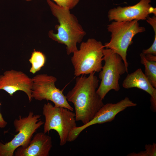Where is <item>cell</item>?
<instances>
[{
    "mask_svg": "<svg viewBox=\"0 0 156 156\" xmlns=\"http://www.w3.org/2000/svg\"><path fill=\"white\" fill-rule=\"evenodd\" d=\"M104 45L93 38L82 42L79 49L74 51L71 60L76 77L99 72L101 70Z\"/></svg>",
    "mask_w": 156,
    "mask_h": 156,
    "instance_id": "3",
    "label": "cell"
},
{
    "mask_svg": "<svg viewBox=\"0 0 156 156\" xmlns=\"http://www.w3.org/2000/svg\"><path fill=\"white\" fill-rule=\"evenodd\" d=\"M95 73L77 77L75 86L66 96L74 105L76 121L83 124L91 120L104 104L96 92L99 81Z\"/></svg>",
    "mask_w": 156,
    "mask_h": 156,
    "instance_id": "1",
    "label": "cell"
},
{
    "mask_svg": "<svg viewBox=\"0 0 156 156\" xmlns=\"http://www.w3.org/2000/svg\"><path fill=\"white\" fill-rule=\"evenodd\" d=\"M107 29L111 33L109 42L105 43L104 47L109 49L122 57L126 69L128 70L127 52L129 46L132 43L133 37L138 33L144 32L145 29L140 26L138 21H115L108 25Z\"/></svg>",
    "mask_w": 156,
    "mask_h": 156,
    "instance_id": "4",
    "label": "cell"
},
{
    "mask_svg": "<svg viewBox=\"0 0 156 156\" xmlns=\"http://www.w3.org/2000/svg\"><path fill=\"white\" fill-rule=\"evenodd\" d=\"M142 53L145 55L152 54L156 55V40H154L153 43L150 47L147 49L143 50Z\"/></svg>",
    "mask_w": 156,
    "mask_h": 156,
    "instance_id": "18",
    "label": "cell"
},
{
    "mask_svg": "<svg viewBox=\"0 0 156 156\" xmlns=\"http://www.w3.org/2000/svg\"><path fill=\"white\" fill-rule=\"evenodd\" d=\"M46 60V57L44 53L40 51L34 50L29 59L31 64L30 72L34 74L39 71L44 66Z\"/></svg>",
    "mask_w": 156,
    "mask_h": 156,
    "instance_id": "15",
    "label": "cell"
},
{
    "mask_svg": "<svg viewBox=\"0 0 156 156\" xmlns=\"http://www.w3.org/2000/svg\"><path fill=\"white\" fill-rule=\"evenodd\" d=\"M51 137L44 132L37 133L26 147L20 146L15 150V156H48L52 147Z\"/></svg>",
    "mask_w": 156,
    "mask_h": 156,
    "instance_id": "12",
    "label": "cell"
},
{
    "mask_svg": "<svg viewBox=\"0 0 156 156\" xmlns=\"http://www.w3.org/2000/svg\"><path fill=\"white\" fill-rule=\"evenodd\" d=\"M145 56L146 59L148 60L156 61V55L152 54H147L145 55Z\"/></svg>",
    "mask_w": 156,
    "mask_h": 156,
    "instance_id": "20",
    "label": "cell"
},
{
    "mask_svg": "<svg viewBox=\"0 0 156 156\" xmlns=\"http://www.w3.org/2000/svg\"><path fill=\"white\" fill-rule=\"evenodd\" d=\"M29 1L31 0H25ZM60 6L69 10L74 8L78 4L79 0H52Z\"/></svg>",
    "mask_w": 156,
    "mask_h": 156,
    "instance_id": "17",
    "label": "cell"
},
{
    "mask_svg": "<svg viewBox=\"0 0 156 156\" xmlns=\"http://www.w3.org/2000/svg\"><path fill=\"white\" fill-rule=\"evenodd\" d=\"M140 63L145 67L144 75L151 84L156 88V61L147 60L142 53L140 54Z\"/></svg>",
    "mask_w": 156,
    "mask_h": 156,
    "instance_id": "14",
    "label": "cell"
},
{
    "mask_svg": "<svg viewBox=\"0 0 156 156\" xmlns=\"http://www.w3.org/2000/svg\"><path fill=\"white\" fill-rule=\"evenodd\" d=\"M47 1L59 23L55 26L57 33L55 34L51 31L49 36L58 43L64 44L67 54L69 55L78 49L77 44L81 42L86 33L70 10L59 6L51 0Z\"/></svg>",
    "mask_w": 156,
    "mask_h": 156,
    "instance_id": "2",
    "label": "cell"
},
{
    "mask_svg": "<svg viewBox=\"0 0 156 156\" xmlns=\"http://www.w3.org/2000/svg\"><path fill=\"white\" fill-rule=\"evenodd\" d=\"M122 86L127 89L137 88L147 92L151 96V108L153 111H156V88L151 84L141 69L128 74L122 82Z\"/></svg>",
    "mask_w": 156,
    "mask_h": 156,
    "instance_id": "13",
    "label": "cell"
},
{
    "mask_svg": "<svg viewBox=\"0 0 156 156\" xmlns=\"http://www.w3.org/2000/svg\"><path fill=\"white\" fill-rule=\"evenodd\" d=\"M137 105L127 97L116 103L104 104L91 120L86 124L76 127L71 131L68 137V142L75 141L81 132L89 127L111 122L114 119L119 113L128 107H134Z\"/></svg>",
    "mask_w": 156,
    "mask_h": 156,
    "instance_id": "9",
    "label": "cell"
},
{
    "mask_svg": "<svg viewBox=\"0 0 156 156\" xmlns=\"http://www.w3.org/2000/svg\"><path fill=\"white\" fill-rule=\"evenodd\" d=\"M151 0H140L132 6H120L109 10L108 17L109 21H131L133 20H145L149 14L156 16V8L152 6Z\"/></svg>",
    "mask_w": 156,
    "mask_h": 156,
    "instance_id": "10",
    "label": "cell"
},
{
    "mask_svg": "<svg viewBox=\"0 0 156 156\" xmlns=\"http://www.w3.org/2000/svg\"><path fill=\"white\" fill-rule=\"evenodd\" d=\"M32 81V78L21 71L11 69L0 75V90H3L12 96L17 91L24 92L31 102Z\"/></svg>",
    "mask_w": 156,
    "mask_h": 156,
    "instance_id": "11",
    "label": "cell"
},
{
    "mask_svg": "<svg viewBox=\"0 0 156 156\" xmlns=\"http://www.w3.org/2000/svg\"><path fill=\"white\" fill-rule=\"evenodd\" d=\"M103 52V60L105 64L100 72L99 77L101 81L96 90L102 100L110 90L118 92L120 90L119 80L120 76L125 72H128L119 55L109 49H104Z\"/></svg>",
    "mask_w": 156,
    "mask_h": 156,
    "instance_id": "6",
    "label": "cell"
},
{
    "mask_svg": "<svg viewBox=\"0 0 156 156\" xmlns=\"http://www.w3.org/2000/svg\"><path fill=\"white\" fill-rule=\"evenodd\" d=\"M42 114L45 117L44 132L46 133L51 130L55 131L59 136L60 146L65 145L70 131L77 127L75 113L48 102L43 105Z\"/></svg>",
    "mask_w": 156,
    "mask_h": 156,
    "instance_id": "5",
    "label": "cell"
},
{
    "mask_svg": "<svg viewBox=\"0 0 156 156\" xmlns=\"http://www.w3.org/2000/svg\"><path fill=\"white\" fill-rule=\"evenodd\" d=\"M32 98L39 101H50L55 105L66 108L72 111L74 109L69 104L63 90L55 85L57 79L46 74L37 75L32 78Z\"/></svg>",
    "mask_w": 156,
    "mask_h": 156,
    "instance_id": "8",
    "label": "cell"
},
{
    "mask_svg": "<svg viewBox=\"0 0 156 156\" xmlns=\"http://www.w3.org/2000/svg\"><path fill=\"white\" fill-rule=\"evenodd\" d=\"M40 117L41 115H35L31 112L27 116H19L18 119L14 120L13 124L17 133L7 143L0 142V156H13L18 147L27 146L33 134L44 123Z\"/></svg>",
    "mask_w": 156,
    "mask_h": 156,
    "instance_id": "7",
    "label": "cell"
},
{
    "mask_svg": "<svg viewBox=\"0 0 156 156\" xmlns=\"http://www.w3.org/2000/svg\"><path fill=\"white\" fill-rule=\"evenodd\" d=\"M145 150L136 153H132L127 155L129 156H156V144H146L145 146Z\"/></svg>",
    "mask_w": 156,
    "mask_h": 156,
    "instance_id": "16",
    "label": "cell"
},
{
    "mask_svg": "<svg viewBox=\"0 0 156 156\" xmlns=\"http://www.w3.org/2000/svg\"><path fill=\"white\" fill-rule=\"evenodd\" d=\"M1 104L0 101V108ZM8 122L4 119L0 111V128H5L7 125Z\"/></svg>",
    "mask_w": 156,
    "mask_h": 156,
    "instance_id": "19",
    "label": "cell"
}]
</instances>
